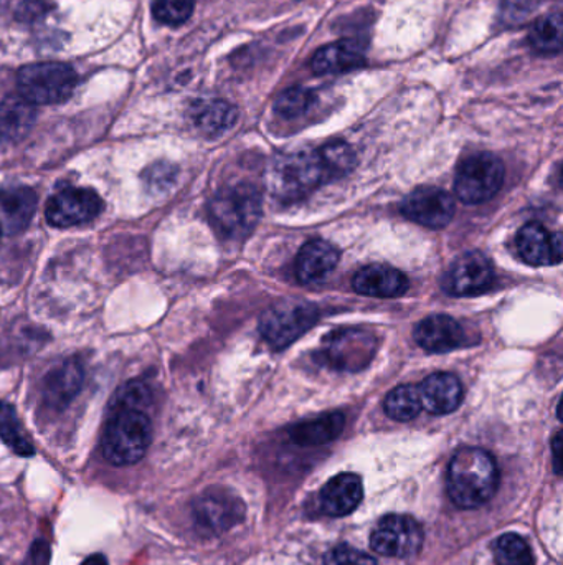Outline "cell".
Segmentation results:
<instances>
[{"label":"cell","mask_w":563,"mask_h":565,"mask_svg":"<svg viewBox=\"0 0 563 565\" xmlns=\"http://www.w3.org/2000/svg\"><path fill=\"white\" fill-rule=\"evenodd\" d=\"M193 8H196V0H154L152 12L163 24L180 25L189 21Z\"/></svg>","instance_id":"obj_31"},{"label":"cell","mask_w":563,"mask_h":565,"mask_svg":"<svg viewBox=\"0 0 563 565\" xmlns=\"http://www.w3.org/2000/svg\"><path fill=\"white\" fill-rule=\"evenodd\" d=\"M494 283L493 264L479 251L461 255L443 276V290L451 296H478Z\"/></svg>","instance_id":"obj_11"},{"label":"cell","mask_w":563,"mask_h":565,"mask_svg":"<svg viewBox=\"0 0 563 565\" xmlns=\"http://www.w3.org/2000/svg\"><path fill=\"white\" fill-rule=\"evenodd\" d=\"M359 295L372 298H398L409 292V280L397 268L374 263L361 268L352 280Z\"/></svg>","instance_id":"obj_15"},{"label":"cell","mask_w":563,"mask_h":565,"mask_svg":"<svg viewBox=\"0 0 563 565\" xmlns=\"http://www.w3.org/2000/svg\"><path fill=\"white\" fill-rule=\"evenodd\" d=\"M504 183V164L490 153H479L462 161L455 180L458 199L471 205L493 199Z\"/></svg>","instance_id":"obj_7"},{"label":"cell","mask_w":563,"mask_h":565,"mask_svg":"<svg viewBox=\"0 0 563 565\" xmlns=\"http://www.w3.org/2000/svg\"><path fill=\"white\" fill-rule=\"evenodd\" d=\"M415 341L429 352H449L468 344L465 329L451 316L435 315L423 319L415 328Z\"/></svg>","instance_id":"obj_16"},{"label":"cell","mask_w":563,"mask_h":565,"mask_svg":"<svg viewBox=\"0 0 563 565\" xmlns=\"http://www.w3.org/2000/svg\"><path fill=\"white\" fill-rule=\"evenodd\" d=\"M529 42L533 50L539 54L555 55L562 50L563 21L562 14L546 15L532 25L529 32Z\"/></svg>","instance_id":"obj_26"},{"label":"cell","mask_w":563,"mask_h":565,"mask_svg":"<svg viewBox=\"0 0 563 565\" xmlns=\"http://www.w3.org/2000/svg\"><path fill=\"white\" fill-rule=\"evenodd\" d=\"M37 196L28 187L0 190V228L15 234L22 232L34 217Z\"/></svg>","instance_id":"obj_20"},{"label":"cell","mask_w":563,"mask_h":565,"mask_svg":"<svg viewBox=\"0 0 563 565\" xmlns=\"http://www.w3.org/2000/svg\"><path fill=\"white\" fill-rule=\"evenodd\" d=\"M345 416L341 412L328 413L319 419L297 423L290 431L291 440L301 447H316L336 440L344 431Z\"/></svg>","instance_id":"obj_24"},{"label":"cell","mask_w":563,"mask_h":565,"mask_svg":"<svg viewBox=\"0 0 563 565\" xmlns=\"http://www.w3.org/2000/svg\"><path fill=\"white\" fill-rule=\"evenodd\" d=\"M377 339L362 329L335 332L326 342V357L336 369L357 373L375 356Z\"/></svg>","instance_id":"obj_13"},{"label":"cell","mask_w":563,"mask_h":565,"mask_svg":"<svg viewBox=\"0 0 563 565\" xmlns=\"http://www.w3.org/2000/svg\"><path fill=\"white\" fill-rule=\"evenodd\" d=\"M409 221L433 231L445 228L455 217V199L438 187H419L400 205Z\"/></svg>","instance_id":"obj_12"},{"label":"cell","mask_w":563,"mask_h":565,"mask_svg":"<svg viewBox=\"0 0 563 565\" xmlns=\"http://www.w3.org/2000/svg\"><path fill=\"white\" fill-rule=\"evenodd\" d=\"M83 386V367L78 361H64L55 367L44 384L45 402L51 409H63Z\"/></svg>","instance_id":"obj_21"},{"label":"cell","mask_w":563,"mask_h":565,"mask_svg":"<svg viewBox=\"0 0 563 565\" xmlns=\"http://www.w3.org/2000/svg\"><path fill=\"white\" fill-rule=\"evenodd\" d=\"M209 214L213 227L225 237H247L261 217L260 193L248 184L226 187L213 197Z\"/></svg>","instance_id":"obj_4"},{"label":"cell","mask_w":563,"mask_h":565,"mask_svg":"<svg viewBox=\"0 0 563 565\" xmlns=\"http://www.w3.org/2000/svg\"><path fill=\"white\" fill-rule=\"evenodd\" d=\"M319 311L303 299H283L260 318V332L271 348L281 351L316 325Z\"/></svg>","instance_id":"obj_6"},{"label":"cell","mask_w":563,"mask_h":565,"mask_svg":"<svg viewBox=\"0 0 563 565\" xmlns=\"http://www.w3.org/2000/svg\"><path fill=\"white\" fill-rule=\"evenodd\" d=\"M423 529L410 516L388 515L378 521L371 535V548L387 557L406 558L419 554Z\"/></svg>","instance_id":"obj_8"},{"label":"cell","mask_w":563,"mask_h":565,"mask_svg":"<svg viewBox=\"0 0 563 565\" xmlns=\"http://www.w3.org/2000/svg\"><path fill=\"white\" fill-rule=\"evenodd\" d=\"M500 484L496 461L481 448H462L448 468V494L461 509H476L491 502Z\"/></svg>","instance_id":"obj_1"},{"label":"cell","mask_w":563,"mask_h":565,"mask_svg":"<svg viewBox=\"0 0 563 565\" xmlns=\"http://www.w3.org/2000/svg\"><path fill=\"white\" fill-rule=\"evenodd\" d=\"M78 76L67 63L47 61V63L27 64L21 68L17 85L21 96L32 105H58L73 95Z\"/></svg>","instance_id":"obj_5"},{"label":"cell","mask_w":563,"mask_h":565,"mask_svg":"<svg viewBox=\"0 0 563 565\" xmlns=\"http://www.w3.org/2000/svg\"><path fill=\"white\" fill-rule=\"evenodd\" d=\"M48 12H50V5L44 0H25L19 5L15 17H17V21L25 22V24H32V22L44 19Z\"/></svg>","instance_id":"obj_34"},{"label":"cell","mask_w":563,"mask_h":565,"mask_svg":"<svg viewBox=\"0 0 563 565\" xmlns=\"http://www.w3.org/2000/svg\"><path fill=\"white\" fill-rule=\"evenodd\" d=\"M245 516V505L225 490H210L193 503V519L199 531L219 535L238 525Z\"/></svg>","instance_id":"obj_10"},{"label":"cell","mask_w":563,"mask_h":565,"mask_svg":"<svg viewBox=\"0 0 563 565\" xmlns=\"http://www.w3.org/2000/svg\"><path fill=\"white\" fill-rule=\"evenodd\" d=\"M365 63L364 54L351 42H336L319 48L310 60V68L317 75L344 73Z\"/></svg>","instance_id":"obj_23"},{"label":"cell","mask_w":563,"mask_h":565,"mask_svg":"<svg viewBox=\"0 0 563 565\" xmlns=\"http://www.w3.org/2000/svg\"><path fill=\"white\" fill-rule=\"evenodd\" d=\"M339 251L325 240H310L303 245L296 258V276L304 285L328 276L339 263Z\"/></svg>","instance_id":"obj_19"},{"label":"cell","mask_w":563,"mask_h":565,"mask_svg":"<svg viewBox=\"0 0 563 565\" xmlns=\"http://www.w3.org/2000/svg\"><path fill=\"white\" fill-rule=\"evenodd\" d=\"M496 565H536L532 549L519 534L507 532L494 542Z\"/></svg>","instance_id":"obj_29"},{"label":"cell","mask_w":563,"mask_h":565,"mask_svg":"<svg viewBox=\"0 0 563 565\" xmlns=\"http://www.w3.org/2000/svg\"><path fill=\"white\" fill-rule=\"evenodd\" d=\"M152 440V423L144 407L115 402L113 415L103 435V455L115 467L138 463L148 454Z\"/></svg>","instance_id":"obj_2"},{"label":"cell","mask_w":563,"mask_h":565,"mask_svg":"<svg viewBox=\"0 0 563 565\" xmlns=\"http://www.w3.org/2000/svg\"><path fill=\"white\" fill-rule=\"evenodd\" d=\"M0 438L21 457H32L35 454L34 445L25 434L14 407L2 400H0Z\"/></svg>","instance_id":"obj_27"},{"label":"cell","mask_w":563,"mask_h":565,"mask_svg":"<svg viewBox=\"0 0 563 565\" xmlns=\"http://www.w3.org/2000/svg\"><path fill=\"white\" fill-rule=\"evenodd\" d=\"M385 412L397 422H410L422 412L419 387L400 386L391 390L385 399Z\"/></svg>","instance_id":"obj_28"},{"label":"cell","mask_w":563,"mask_h":565,"mask_svg":"<svg viewBox=\"0 0 563 565\" xmlns=\"http://www.w3.org/2000/svg\"><path fill=\"white\" fill-rule=\"evenodd\" d=\"M193 125L206 136H219L228 131L238 118L235 106L222 99H207L192 106Z\"/></svg>","instance_id":"obj_25"},{"label":"cell","mask_w":563,"mask_h":565,"mask_svg":"<svg viewBox=\"0 0 563 565\" xmlns=\"http://www.w3.org/2000/svg\"><path fill=\"white\" fill-rule=\"evenodd\" d=\"M0 240H2V228H0Z\"/></svg>","instance_id":"obj_38"},{"label":"cell","mask_w":563,"mask_h":565,"mask_svg":"<svg viewBox=\"0 0 563 565\" xmlns=\"http://www.w3.org/2000/svg\"><path fill=\"white\" fill-rule=\"evenodd\" d=\"M560 450H562V437H560V434H556L552 442L553 467H555V473H560Z\"/></svg>","instance_id":"obj_35"},{"label":"cell","mask_w":563,"mask_h":565,"mask_svg":"<svg viewBox=\"0 0 563 565\" xmlns=\"http://www.w3.org/2000/svg\"><path fill=\"white\" fill-rule=\"evenodd\" d=\"M326 565H377L372 555L348 544L336 545L326 554Z\"/></svg>","instance_id":"obj_33"},{"label":"cell","mask_w":563,"mask_h":565,"mask_svg":"<svg viewBox=\"0 0 563 565\" xmlns=\"http://www.w3.org/2000/svg\"><path fill=\"white\" fill-rule=\"evenodd\" d=\"M9 0H0V12L4 11L5 5H8Z\"/></svg>","instance_id":"obj_37"},{"label":"cell","mask_w":563,"mask_h":565,"mask_svg":"<svg viewBox=\"0 0 563 565\" xmlns=\"http://www.w3.org/2000/svg\"><path fill=\"white\" fill-rule=\"evenodd\" d=\"M82 565H108V561L103 554H93Z\"/></svg>","instance_id":"obj_36"},{"label":"cell","mask_w":563,"mask_h":565,"mask_svg":"<svg viewBox=\"0 0 563 565\" xmlns=\"http://www.w3.org/2000/svg\"><path fill=\"white\" fill-rule=\"evenodd\" d=\"M422 407L432 415H448L455 412L462 400V386L453 374H433L419 387Z\"/></svg>","instance_id":"obj_18"},{"label":"cell","mask_w":563,"mask_h":565,"mask_svg":"<svg viewBox=\"0 0 563 565\" xmlns=\"http://www.w3.org/2000/svg\"><path fill=\"white\" fill-rule=\"evenodd\" d=\"M331 174L320 160L319 151L280 154L268 167L267 186L277 199L296 202L328 183Z\"/></svg>","instance_id":"obj_3"},{"label":"cell","mask_w":563,"mask_h":565,"mask_svg":"<svg viewBox=\"0 0 563 565\" xmlns=\"http://www.w3.org/2000/svg\"><path fill=\"white\" fill-rule=\"evenodd\" d=\"M364 498L362 480L354 473L332 478L320 491V508L332 518H342L357 509Z\"/></svg>","instance_id":"obj_17"},{"label":"cell","mask_w":563,"mask_h":565,"mask_svg":"<svg viewBox=\"0 0 563 565\" xmlns=\"http://www.w3.org/2000/svg\"><path fill=\"white\" fill-rule=\"evenodd\" d=\"M310 103H313V95H310L309 90L294 86V89L284 90L278 96L274 109L283 118H297V116L304 115L307 111Z\"/></svg>","instance_id":"obj_32"},{"label":"cell","mask_w":563,"mask_h":565,"mask_svg":"<svg viewBox=\"0 0 563 565\" xmlns=\"http://www.w3.org/2000/svg\"><path fill=\"white\" fill-rule=\"evenodd\" d=\"M37 119L35 105L21 95H11L0 103V139L17 143L31 132Z\"/></svg>","instance_id":"obj_22"},{"label":"cell","mask_w":563,"mask_h":565,"mask_svg":"<svg viewBox=\"0 0 563 565\" xmlns=\"http://www.w3.org/2000/svg\"><path fill=\"white\" fill-rule=\"evenodd\" d=\"M102 210L103 200L95 190L70 187L48 200L45 217L51 227L70 228L95 221Z\"/></svg>","instance_id":"obj_9"},{"label":"cell","mask_w":563,"mask_h":565,"mask_svg":"<svg viewBox=\"0 0 563 565\" xmlns=\"http://www.w3.org/2000/svg\"><path fill=\"white\" fill-rule=\"evenodd\" d=\"M320 160L331 177H341L352 170L355 164V154L345 143H331L319 151Z\"/></svg>","instance_id":"obj_30"},{"label":"cell","mask_w":563,"mask_h":565,"mask_svg":"<svg viewBox=\"0 0 563 565\" xmlns=\"http://www.w3.org/2000/svg\"><path fill=\"white\" fill-rule=\"evenodd\" d=\"M562 234H549L537 222L524 225L516 235V248L520 258L532 267H549L562 260Z\"/></svg>","instance_id":"obj_14"}]
</instances>
